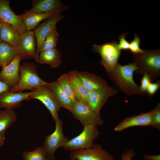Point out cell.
<instances>
[{
  "instance_id": "26",
  "label": "cell",
  "mask_w": 160,
  "mask_h": 160,
  "mask_svg": "<svg viewBox=\"0 0 160 160\" xmlns=\"http://www.w3.org/2000/svg\"><path fill=\"white\" fill-rule=\"evenodd\" d=\"M17 119V115L13 110H0V133L5 132Z\"/></svg>"
},
{
  "instance_id": "16",
  "label": "cell",
  "mask_w": 160,
  "mask_h": 160,
  "mask_svg": "<svg viewBox=\"0 0 160 160\" xmlns=\"http://www.w3.org/2000/svg\"><path fill=\"white\" fill-rule=\"evenodd\" d=\"M153 116L151 110L137 115L127 117L118 123L115 127L114 130L119 132L134 127L151 126Z\"/></svg>"
},
{
  "instance_id": "14",
  "label": "cell",
  "mask_w": 160,
  "mask_h": 160,
  "mask_svg": "<svg viewBox=\"0 0 160 160\" xmlns=\"http://www.w3.org/2000/svg\"><path fill=\"white\" fill-rule=\"evenodd\" d=\"M63 15H56L45 20L33 31L36 41L37 60L41 46L50 31L57 23L63 19Z\"/></svg>"
},
{
  "instance_id": "10",
  "label": "cell",
  "mask_w": 160,
  "mask_h": 160,
  "mask_svg": "<svg viewBox=\"0 0 160 160\" xmlns=\"http://www.w3.org/2000/svg\"><path fill=\"white\" fill-rule=\"evenodd\" d=\"M31 9L24 13L27 14L51 13L61 14L70 8L64 5L60 0H32Z\"/></svg>"
},
{
  "instance_id": "29",
  "label": "cell",
  "mask_w": 160,
  "mask_h": 160,
  "mask_svg": "<svg viewBox=\"0 0 160 160\" xmlns=\"http://www.w3.org/2000/svg\"><path fill=\"white\" fill-rule=\"evenodd\" d=\"M140 38L137 34L135 33L133 39L129 43V49L131 53L137 54L143 52L144 50L141 49L140 47Z\"/></svg>"
},
{
  "instance_id": "34",
  "label": "cell",
  "mask_w": 160,
  "mask_h": 160,
  "mask_svg": "<svg viewBox=\"0 0 160 160\" xmlns=\"http://www.w3.org/2000/svg\"><path fill=\"white\" fill-rule=\"evenodd\" d=\"M136 154V153L134 150L130 149L122 153L121 159L119 160H132V158Z\"/></svg>"
},
{
  "instance_id": "31",
  "label": "cell",
  "mask_w": 160,
  "mask_h": 160,
  "mask_svg": "<svg viewBox=\"0 0 160 160\" xmlns=\"http://www.w3.org/2000/svg\"><path fill=\"white\" fill-rule=\"evenodd\" d=\"M128 35L127 33H124L118 38L119 42L118 43V47L120 50H127L129 49V43L126 39V37Z\"/></svg>"
},
{
  "instance_id": "7",
  "label": "cell",
  "mask_w": 160,
  "mask_h": 160,
  "mask_svg": "<svg viewBox=\"0 0 160 160\" xmlns=\"http://www.w3.org/2000/svg\"><path fill=\"white\" fill-rule=\"evenodd\" d=\"M47 85L34 89L32 91L33 93L30 97L31 99H36L41 101L49 111L55 121L59 118L58 113L60 107L52 92Z\"/></svg>"
},
{
  "instance_id": "33",
  "label": "cell",
  "mask_w": 160,
  "mask_h": 160,
  "mask_svg": "<svg viewBox=\"0 0 160 160\" xmlns=\"http://www.w3.org/2000/svg\"><path fill=\"white\" fill-rule=\"evenodd\" d=\"M151 81L150 78L147 74H145L143 75L140 88L141 92L144 95L146 93L147 89L149 84L151 83Z\"/></svg>"
},
{
  "instance_id": "1",
  "label": "cell",
  "mask_w": 160,
  "mask_h": 160,
  "mask_svg": "<svg viewBox=\"0 0 160 160\" xmlns=\"http://www.w3.org/2000/svg\"><path fill=\"white\" fill-rule=\"evenodd\" d=\"M137 69L133 63L123 65L118 63L108 74L116 87L125 94L129 95L135 94L143 95H144L141 92L140 87L133 79L134 73Z\"/></svg>"
},
{
  "instance_id": "17",
  "label": "cell",
  "mask_w": 160,
  "mask_h": 160,
  "mask_svg": "<svg viewBox=\"0 0 160 160\" xmlns=\"http://www.w3.org/2000/svg\"><path fill=\"white\" fill-rule=\"evenodd\" d=\"M36 39L33 31H27L20 35V46L23 58L37 60Z\"/></svg>"
},
{
  "instance_id": "9",
  "label": "cell",
  "mask_w": 160,
  "mask_h": 160,
  "mask_svg": "<svg viewBox=\"0 0 160 160\" xmlns=\"http://www.w3.org/2000/svg\"><path fill=\"white\" fill-rule=\"evenodd\" d=\"M70 156L71 159L76 160H115L113 156L100 145L96 143L87 149L72 151Z\"/></svg>"
},
{
  "instance_id": "22",
  "label": "cell",
  "mask_w": 160,
  "mask_h": 160,
  "mask_svg": "<svg viewBox=\"0 0 160 160\" xmlns=\"http://www.w3.org/2000/svg\"><path fill=\"white\" fill-rule=\"evenodd\" d=\"M55 15H56L47 12L32 14L24 13L19 16L21 18L26 30L31 31L41 21Z\"/></svg>"
},
{
  "instance_id": "8",
  "label": "cell",
  "mask_w": 160,
  "mask_h": 160,
  "mask_svg": "<svg viewBox=\"0 0 160 160\" xmlns=\"http://www.w3.org/2000/svg\"><path fill=\"white\" fill-rule=\"evenodd\" d=\"M55 127L54 131L46 136L42 146L47 154L50 157L59 148L63 147L69 139L64 136L63 128V121L59 118L55 121Z\"/></svg>"
},
{
  "instance_id": "30",
  "label": "cell",
  "mask_w": 160,
  "mask_h": 160,
  "mask_svg": "<svg viewBox=\"0 0 160 160\" xmlns=\"http://www.w3.org/2000/svg\"><path fill=\"white\" fill-rule=\"evenodd\" d=\"M153 113L151 126L160 130V103H158L156 107L152 110Z\"/></svg>"
},
{
  "instance_id": "37",
  "label": "cell",
  "mask_w": 160,
  "mask_h": 160,
  "mask_svg": "<svg viewBox=\"0 0 160 160\" xmlns=\"http://www.w3.org/2000/svg\"><path fill=\"white\" fill-rule=\"evenodd\" d=\"M5 139V132L0 133V147L3 144Z\"/></svg>"
},
{
  "instance_id": "11",
  "label": "cell",
  "mask_w": 160,
  "mask_h": 160,
  "mask_svg": "<svg viewBox=\"0 0 160 160\" xmlns=\"http://www.w3.org/2000/svg\"><path fill=\"white\" fill-rule=\"evenodd\" d=\"M118 90L108 85L91 92L88 97L86 103L96 113L100 114L101 108L107 102L108 98L117 93Z\"/></svg>"
},
{
  "instance_id": "2",
  "label": "cell",
  "mask_w": 160,
  "mask_h": 160,
  "mask_svg": "<svg viewBox=\"0 0 160 160\" xmlns=\"http://www.w3.org/2000/svg\"><path fill=\"white\" fill-rule=\"evenodd\" d=\"M134 63L137 68L135 71L142 75L147 74L151 80H155L160 76V49L150 50H144L143 52L131 53Z\"/></svg>"
},
{
  "instance_id": "19",
  "label": "cell",
  "mask_w": 160,
  "mask_h": 160,
  "mask_svg": "<svg viewBox=\"0 0 160 160\" xmlns=\"http://www.w3.org/2000/svg\"><path fill=\"white\" fill-rule=\"evenodd\" d=\"M0 35L2 41L17 48L20 51L21 53L20 46V35L19 33L11 25L0 19Z\"/></svg>"
},
{
  "instance_id": "13",
  "label": "cell",
  "mask_w": 160,
  "mask_h": 160,
  "mask_svg": "<svg viewBox=\"0 0 160 160\" xmlns=\"http://www.w3.org/2000/svg\"><path fill=\"white\" fill-rule=\"evenodd\" d=\"M32 93V91L26 92H15L10 90L5 91L0 95V108L13 110L21 106L23 101L30 100V97Z\"/></svg>"
},
{
  "instance_id": "24",
  "label": "cell",
  "mask_w": 160,
  "mask_h": 160,
  "mask_svg": "<svg viewBox=\"0 0 160 160\" xmlns=\"http://www.w3.org/2000/svg\"><path fill=\"white\" fill-rule=\"evenodd\" d=\"M64 93L76 103L81 99L75 88L67 78L65 74L61 75L56 80Z\"/></svg>"
},
{
  "instance_id": "4",
  "label": "cell",
  "mask_w": 160,
  "mask_h": 160,
  "mask_svg": "<svg viewBox=\"0 0 160 160\" xmlns=\"http://www.w3.org/2000/svg\"><path fill=\"white\" fill-rule=\"evenodd\" d=\"M92 49L99 54L101 58L100 64L104 68L107 74L116 67L121 53L118 47V42L115 41L106 42L100 45H93Z\"/></svg>"
},
{
  "instance_id": "38",
  "label": "cell",
  "mask_w": 160,
  "mask_h": 160,
  "mask_svg": "<svg viewBox=\"0 0 160 160\" xmlns=\"http://www.w3.org/2000/svg\"><path fill=\"white\" fill-rule=\"evenodd\" d=\"M1 38H0V42H1Z\"/></svg>"
},
{
  "instance_id": "35",
  "label": "cell",
  "mask_w": 160,
  "mask_h": 160,
  "mask_svg": "<svg viewBox=\"0 0 160 160\" xmlns=\"http://www.w3.org/2000/svg\"><path fill=\"white\" fill-rule=\"evenodd\" d=\"M144 160H160V155H150L145 154L143 157Z\"/></svg>"
},
{
  "instance_id": "32",
  "label": "cell",
  "mask_w": 160,
  "mask_h": 160,
  "mask_svg": "<svg viewBox=\"0 0 160 160\" xmlns=\"http://www.w3.org/2000/svg\"><path fill=\"white\" fill-rule=\"evenodd\" d=\"M160 87V81H157L155 83H151L149 85L146 93L149 98H151L153 95L157 92Z\"/></svg>"
},
{
  "instance_id": "23",
  "label": "cell",
  "mask_w": 160,
  "mask_h": 160,
  "mask_svg": "<svg viewBox=\"0 0 160 160\" xmlns=\"http://www.w3.org/2000/svg\"><path fill=\"white\" fill-rule=\"evenodd\" d=\"M19 53L20 51L17 48L4 42H0V66L2 68L7 66Z\"/></svg>"
},
{
  "instance_id": "36",
  "label": "cell",
  "mask_w": 160,
  "mask_h": 160,
  "mask_svg": "<svg viewBox=\"0 0 160 160\" xmlns=\"http://www.w3.org/2000/svg\"><path fill=\"white\" fill-rule=\"evenodd\" d=\"M10 87L0 79V95L5 91L9 90Z\"/></svg>"
},
{
  "instance_id": "27",
  "label": "cell",
  "mask_w": 160,
  "mask_h": 160,
  "mask_svg": "<svg viewBox=\"0 0 160 160\" xmlns=\"http://www.w3.org/2000/svg\"><path fill=\"white\" fill-rule=\"evenodd\" d=\"M24 160H54V156H49L42 146H39L31 151H25L22 154Z\"/></svg>"
},
{
  "instance_id": "5",
  "label": "cell",
  "mask_w": 160,
  "mask_h": 160,
  "mask_svg": "<svg viewBox=\"0 0 160 160\" xmlns=\"http://www.w3.org/2000/svg\"><path fill=\"white\" fill-rule=\"evenodd\" d=\"M97 126L90 124L83 126L82 132L78 135L68 140L63 147L67 151L81 150L92 146L94 142L99 137Z\"/></svg>"
},
{
  "instance_id": "6",
  "label": "cell",
  "mask_w": 160,
  "mask_h": 160,
  "mask_svg": "<svg viewBox=\"0 0 160 160\" xmlns=\"http://www.w3.org/2000/svg\"><path fill=\"white\" fill-rule=\"evenodd\" d=\"M71 113L83 126L90 124L101 126L104 123L100 114L95 113L82 100H79L76 103Z\"/></svg>"
},
{
  "instance_id": "20",
  "label": "cell",
  "mask_w": 160,
  "mask_h": 160,
  "mask_svg": "<svg viewBox=\"0 0 160 160\" xmlns=\"http://www.w3.org/2000/svg\"><path fill=\"white\" fill-rule=\"evenodd\" d=\"M61 54L58 49L54 48L39 53L36 62L41 64H46L53 68L60 66L62 62Z\"/></svg>"
},
{
  "instance_id": "28",
  "label": "cell",
  "mask_w": 160,
  "mask_h": 160,
  "mask_svg": "<svg viewBox=\"0 0 160 160\" xmlns=\"http://www.w3.org/2000/svg\"><path fill=\"white\" fill-rule=\"evenodd\" d=\"M59 36L56 26L50 31L46 36L40 46L39 53L48 49L56 48Z\"/></svg>"
},
{
  "instance_id": "25",
  "label": "cell",
  "mask_w": 160,
  "mask_h": 160,
  "mask_svg": "<svg viewBox=\"0 0 160 160\" xmlns=\"http://www.w3.org/2000/svg\"><path fill=\"white\" fill-rule=\"evenodd\" d=\"M65 74L68 79L75 88L81 100L86 103L88 97L91 91L84 86L73 71Z\"/></svg>"
},
{
  "instance_id": "39",
  "label": "cell",
  "mask_w": 160,
  "mask_h": 160,
  "mask_svg": "<svg viewBox=\"0 0 160 160\" xmlns=\"http://www.w3.org/2000/svg\"><path fill=\"white\" fill-rule=\"evenodd\" d=\"M71 160H76L71 159Z\"/></svg>"
},
{
  "instance_id": "18",
  "label": "cell",
  "mask_w": 160,
  "mask_h": 160,
  "mask_svg": "<svg viewBox=\"0 0 160 160\" xmlns=\"http://www.w3.org/2000/svg\"><path fill=\"white\" fill-rule=\"evenodd\" d=\"M73 71L84 86L91 91L108 85L106 80L95 74L86 72Z\"/></svg>"
},
{
  "instance_id": "15",
  "label": "cell",
  "mask_w": 160,
  "mask_h": 160,
  "mask_svg": "<svg viewBox=\"0 0 160 160\" xmlns=\"http://www.w3.org/2000/svg\"><path fill=\"white\" fill-rule=\"evenodd\" d=\"M23 59L21 54H18L0 72V79L11 87L16 85L19 81L20 63Z\"/></svg>"
},
{
  "instance_id": "3",
  "label": "cell",
  "mask_w": 160,
  "mask_h": 160,
  "mask_svg": "<svg viewBox=\"0 0 160 160\" xmlns=\"http://www.w3.org/2000/svg\"><path fill=\"white\" fill-rule=\"evenodd\" d=\"M37 67L33 62H23L20 66L19 81L16 85L10 87L9 90L15 92L25 90L32 91L39 87L48 84L39 77Z\"/></svg>"
},
{
  "instance_id": "21",
  "label": "cell",
  "mask_w": 160,
  "mask_h": 160,
  "mask_svg": "<svg viewBox=\"0 0 160 160\" xmlns=\"http://www.w3.org/2000/svg\"><path fill=\"white\" fill-rule=\"evenodd\" d=\"M47 86L52 92L60 107L65 108L71 112L76 103L64 93L57 81L49 83Z\"/></svg>"
},
{
  "instance_id": "12",
  "label": "cell",
  "mask_w": 160,
  "mask_h": 160,
  "mask_svg": "<svg viewBox=\"0 0 160 160\" xmlns=\"http://www.w3.org/2000/svg\"><path fill=\"white\" fill-rule=\"evenodd\" d=\"M9 0H0V19L12 26L20 35L27 31L21 18L16 15L10 7Z\"/></svg>"
}]
</instances>
